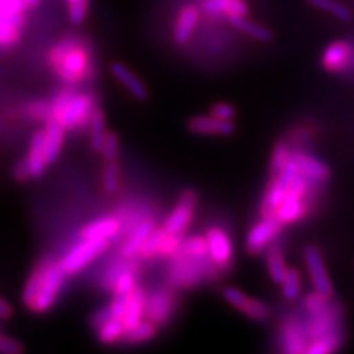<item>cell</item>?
Here are the masks:
<instances>
[{
  "mask_svg": "<svg viewBox=\"0 0 354 354\" xmlns=\"http://www.w3.org/2000/svg\"><path fill=\"white\" fill-rule=\"evenodd\" d=\"M66 274L58 260L44 259L31 272L22 290V303L32 313H46L57 303Z\"/></svg>",
  "mask_w": 354,
  "mask_h": 354,
  "instance_id": "obj_1",
  "label": "cell"
},
{
  "mask_svg": "<svg viewBox=\"0 0 354 354\" xmlns=\"http://www.w3.org/2000/svg\"><path fill=\"white\" fill-rule=\"evenodd\" d=\"M49 65L64 83H82L91 73L92 52L80 39L64 37L50 48Z\"/></svg>",
  "mask_w": 354,
  "mask_h": 354,
  "instance_id": "obj_2",
  "label": "cell"
},
{
  "mask_svg": "<svg viewBox=\"0 0 354 354\" xmlns=\"http://www.w3.org/2000/svg\"><path fill=\"white\" fill-rule=\"evenodd\" d=\"M214 272H218L209 257L194 256L179 248L176 256L170 259L167 282L173 288L187 290L201 283L204 279H212Z\"/></svg>",
  "mask_w": 354,
  "mask_h": 354,
  "instance_id": "obj_3",
  "label": "cell"
},
{
  "mask_svg": "<svg viewBox=\"0 0 354 354\" xmlns=\"http://www.w3.org/2000/svg\"><path fill=\"white\" fill-rule=\"evenodd\" d=\"M93 97L87 93L62 92L49 104V120H55L65 129L74 130L91 121L93 113Z\"/></svg>",
  "mask_w": 354,
  "mask_h": 354,
  "instance_id": "obj_4",
  "label": "cell"
},
{
  "mask_svg": "<svg viewBox=\"0 0 354 354\" xmlns=\"http://www.w3.org/2000/svg\"><path fill=\"white\" fill-rule=\"evenodd\" d=\"M313 185H316V182L308 180L306 176L300 173L290 185V187H288L282 204L273 214L283 226L297 223V221L303 220L307 216L310 201L308 195Z\"/></svg>",
  "mask_w": 354,
  "mask_h": 354,
  "instance_id": "obj_5",
  "label": "cell"
},
{
  "mask_svg": "<svg viewBox=\"0 0 354 354\" xmlns=\"http://www.w3.org/2000/svg\"><path fill=\"white\" fill-rule=\"evenodd\" d=\"M111 241L108 239H83L74 243L61 257L59 264L66 276H74L92 264L97 257L108 250Z\"/></svg>",
  "mask_w": 354,
  "mask_h": 354,
  "instance_id": "obj_6",
  "label": "cell"
},
{
  "mask_svg": "<svg viewBox=\"0 0 354 354\" xmlns=\"http://www.w3.org/2000/svg\"><path fill=\"white\" fill-rule=\"evenodd\" d=\"M204 236L207 241L209 260L220 273H225L230 269L235 259V248L230 235L221 226H209Z\"/></svg>",
  "mask_w": 354,
  "mask_h": 354,
  "instance_id": "obj_7",
  "label": "cell"
},
{
  "mask_svg": "<svg viewBox=\"0 0 354 354\" xmlns=\"http://www.w3.org/2000/svg\"><path fill=\"white\" fill-rule=\"evenodd\" d=\"M198 207V194L194 189H185L177 199L176 205L165 217L162 227L170 235L183 236L189 227Z\"/></svg>",
  "mask_w": 354,
  "mask_h": 354,
  "instance_id": "obj_8",
  "label": "cell"
},
{
  "mask_svg": "<svg viewBox=\"0 0 354 354\" xmlns=\"http://www.w3.org/2000/svg\"><path fill=\"white\" fill-rule=\"evenodd\" d=\"M282 229L283 225L274 216H261V218L250 227L245 236L247 252L257 256V254L266 251V248L281 235Z\"/></svg>",
  "mask_w": 354,
  "mask_h": 354,
  "instance_id": "obj_9",
  "label": "cell"
},
{
  "mask_svg": "<svg viewBox=\"0 0 354 354\" xmlns=\"http://www.w3.org/2000/svg\"><path fill=\"white\" fill-rule=\"evenodd\" d=\"M221 295L232 307L254 322H266L270 317V307L268 303L250 297L236 286H225Z\"/></svg>",
  "mask_w": 354,
  "mask_h": 354,
  "instance_id": "obj_10",
  "label": "cell"
},
{
  "mask_svg": "<svg viewBox=\"0 0 354 354\" xmlns=\"http://www.w3.org/2000/svg\"><path fill=\"white\" fill-rule=\"evenodd\" d=\"M176 312V297L165 288H157L147 294L145 319L151 320L158 328L164 326Z\"/></svg>",
  "mask_w": 354,
  "mask_h": 354,
  "instance_id": "obj_11",
  "label": "cell"
},
{
  "mask_svg": "<svg viewBox=\"0 0 354 354\" xmlns=\"http://www.w3.org/2000/svg\"><path fill=\"white\" fill-rule=\"evenodd\" d=\"M303 257L310 281H312L313 285V290L322 295L332 297V294H334V286H332V281L328 274L322 252H320L319 248H316L315 245H308L304 248Z\"/></svg>",
  "mask_w": 354,
  "mask_h": 354,
  "instance_id": "obj_12",
  "label": "cell"
},
{
  "mask_svg": "<svg viewBox=\"0 0 354 354\" xmlns=\"http://www.w3.org/2000/svg\"><path fill=\"white\" fill-rule=\"evenodd\" d=\"M279 342L282 350L290 354H301L307 351L308 338L306 335V329L303 320L298 317L285 319L279 329Z\"/></svg>",
  "mask_w": 354,
  "mask_h": 354,
  "instance_id": "obj_13",
  "label": "cell"
},
{
  "mask_svg": "<svg viewBox=\"0 0 354 354\" xmlns=\"http://www.w3.org/2000/svg\"><path fill=\"white\" fill-rule=\"evenodd\" d=\"M186 126L191 133L203 136H230L236 130L234 121L220 120L212 114L194 115Z\"/></svg>",
  "mask_w": 354,
  "mask_h": 354,
  "instance_id": "obj_14",
  "label": "cell"
},
{
  "mask_svg": "<svg viewBox=\"0 0 354 354\" xmlns=\"http://www.w3.org/2000/svg\"><path fill=\"white\" fill-rule=\"evenodd\" d=\"M123 229V221L117 216H104L86 223L80 230L79 236L83 239H108L113 241Z\"/></svg>",
  "mask_w": 354,
  "mask_h": 354,
  "instance_id": "obj_15",
  "label": "cell"
},
{
  "mask_svg": "<svg viewBox=\"0 0 354 354\" xmlns=\"http://www.w3.org/2000/svg\"><path fill=\"white\" fill-rule=\"evenodd\" d=\"M155 229V220L152 217H142L138 220L130 232L127 234L124 242L121 243L120 247V256L127 257V259H135L142 243L149 236L151 232Z\"/></svg>",
  "mask_w": 354,
  "mask_h": 354,
  "instance_id": "obj_16",
  "label": "cell"
},
{
  "mask_svg": "<svg viewBox=\"0 0 354 354\" xmlns=\"http://www.w3.org/2000/svg\"><path fill=\"white\" fill-rule=\"evenodd\" d=\"M109 71L113 74L114 79L123 86L133 97L138 99V101H145L148 97L149 92L147 84L143 83L135 74V71L130 70L126 64L115 61L109 65Z\"/></svg>",
  "mask_w": 354,
  "mask_h": 354,
  "instance_id": "obj_17",
  "label": "cell"
},
{
  "mask_svg": "<svg viewBox=\"0 0 354 354\" xmlns=\"http://www.w3.org/2000/svg\"><path fill=\"white\" fill-rule=\"evenodd\" d=\"M199 17H201V12L195 5H185L179 10L173 28V41L177 46H185L189 41L199 22Z\"/></svg>",
  "mask_w": 354,
  "mask_h": 354,
  "instance_id": "obj_18",
  "label": "cell"
},
{
  "mask_svg": "<svg viewBox=\"0 0 354 354\" xmlns=\"http://www.w3.org/2000/svg\"><path fill=\"white\" fill-rule=\"evenodd\" d=\"M351 53L353 48L348 41H332L324 50L320 64H322V66L328 73H341L348 65L351 59Z\"/></svg>",
  "mask_w": 354,
  "mask_h": 354,
  "instance_id": "obj_19",
  "label": "cell"
},
{
  "mask_svg": "<svg viewBox=\"0 0 354 354\" xmlns=\"http://www.w3.org/2000/svg\"><path fill=\"white\" fill-rule=\"evenodd\" d=\"M291 157L294 158L298 170H300V173L306 176L308 180L316 183H325L329 180L330 170L322 160L301 151L291 152Z\"/></svg>",
  "mask_w": 354,
  "mask_h": 354,
  "instance_id": "obj_20",
  "label": "cell"
},
{
  "mask_svg": "<svg viewBox=\"0 0 354 354\" xmlns=\"http://www.w3.org/2000/svg\"><path fill=\"white\" fill-rule=\"evenodd\" d=\"M26 160L28 164L31 179H39L46 171L49 162L46 158V149H44V129L36 130L31 135Z\"/></svg>",
  "mask_w": 354,
  "mask_h": 354,
  "instance_id": "obj_21",
  "label": "cell"
},
{
  "mask_svg": "<svg viewBox=\"0 0 354 354\" xmlns=\"http://www.w3.org/2000/svg\"><path fill=\"white\" fill-rule=\"evenodd\" d=\"M65 129L55 120H48L44 127V149L49 165L57 162L61 157V152L65 142Z\"/></svg>",
  "mask_w": 354,
  "mask_h": 354,
  "instance_id": "obj_22",
  "label": "cell"
},
{
  "mask_svg": "<svg viewBox=\"0 0 354 354\" xmlns=\"http://www.w3.org/2000/svg\"><path fill=\"white\" fill-rule=\"evenodd\" d=\"M201 8L208 15L226 18L243 17L250 12V6L245 0H204Z\"/></svg>",
  "mask_w": 354,
  "mask_h": 354,
  "instance_id": "obj_23",
  "label": "cell"
},
{
  "mask_svg": "<svg viewBox=\"0 0 354 354\" xmlns=\"http://www.w3.org/2000/svg\"><path fill=\"white\" fill-rule=\"evenodd\" d=\"M26 15L2 17L0 15V49H10L21 41Z\"/></svg>",
  "mask_w": 354,
  "mask_h": 354,
  "instance_id": "obj_24",
  "label": "cell"
},
{
  "mask_svg": "<svg viewBox=\"0 0 354 354\" xmlns=\"http://www.w3.org/2000/svg\"><path fill=\"white\" fill-rule=\"evenodd\" d=\"M145 300L147 292L142 286H136L130 294H127V306L123 317L126 329L136 326L145 317Z\"/></svg>",
  "mask_w": 354,
  "mask_h": 354,
  "instance_id": "obj_25",
  "label": "cell"
},
{
  "mask_svg": "<svg viewBox=\"0 0 354 354\" xmlns=\"http://www.w3.org/2000/svg\"><path fill=\"white\" fill-rule=\"evenodd\" d=\"M266 268H268V273L272 282L276 285H281L286 274L288 266L281 245L274 241L266 248Z\"/></svg>",
  "mask_w": 354,
  "mask_h": 354,
  "instance_id": "obj_26",
  "label": "cell"
},
{
  "mask_svg": "<svg viewBox=\"0 0 354 354\" xmlns=\"http://www.w3.org/2000/svg\"><path fill=\"white\" fill-rule=\"evenodd\" d=\"M229 24L234 26L235 28H238L243 35H247L248 37L261 41V43H269L273 39V32L259 22L252 21L250 18H247V15L243 17H230L227 18Z\"/></svg>",
  "mask_w": 354,
  "mask_h": 354,
  "instance_id": "obj_27",
  "label": "cell"
},
{
  "mask_svg": "<svg viewBox=\"0 0 354 354\" xmlns=\"http://www.w3.org/2000/svg\"><path fill=\"white\" fill-rule=\"evenodd\" d=\"M138 286V264L133 263V259L129 261L126 268L118 273L109 292L113 295H127Z\"/></svg>",
  "mask_w": 354,
  "mask_h": 354,
  "instance_id": "obj_28",
  "label": "cell"
},
{
  "mask_svg": "<svg viewBox=\"0 0 354 354\" xmlns=\"http://www.w3.org/2000/svg\"><path fill=\"white\" fill-rule=\"evenodd\" d=\"M126 326L123 320L120 319H108L101 326L96 328V339L104 346H111L121 342L124 334H126Z\"/></svg>",
  "mask_w": 354,
  "mask_h": 354,
  "instance_id": "obj_29",
  "label": "cell"
},
{
  "mask_svg": "<svg viewBox=\"0 0 354 354\" xmlns=\"http://www.w3.org/2000/svg\"><path fill=\"white\" fill-rule=\"evenodd\" d=\"M158 334V326L152 324L151 320L145 319L139 322L136 326H133L126 330V334L121 339L124 344H143V342L152 341Z\"/></svg>",
  "mask_w": 354,
  "mask_h": 354,
  "instance_id": "obj_30",
  "label": "cell"
},
{
  "mask_svg": "<svg viewBox=\"0 0 354 354\" xmlns=\"http://www.w3.org/2000/svg\"><path fill=\"white\" fill-rule=\"evenodd\" d=\"M88 124H91V131H88V135H91V148L99 153L108 131L105 126V113L101 108L93 109Z\"/></svg>",
  "mask_w": 354,
  "mask_h": 354,
  "instance_id": "obj_31",
  "label": "cell"
},
{
  "mask_svg": "<svg viewBox=\"0 0 354 354\" xmlns=\"http://www.w3.org/2000/svg\"><path fill=\"white\" fill-rule=\"evenodd\" d=\"M167 235V232L161 226V227H155L149 236L145 239V242L142 243V247L139 250L138 256L143 260V261H152L155 259H158V252L161 248V243Z\"/></svg>",
  "mask_w": 354,
  "mask_h": 354,
  "instance_id": "obj_32",
  "label": "cell"
},
{
  "mask_svg": "<svg viewBox=\"0 0 354 354\" xmlns=\"http://www.w3.org/2000/svg\"><path fill=\"white\" fill-rule=\"evenodd\" d=\"M281 286H282V295L286 301L290 303L297 301L303 291V279H301L300 272H298L295 268H288Z\"/></svg>",
  "mask_w": 354,
  "mask_h": 354,
  "instance_id": "obj_33",
  "label": "cell"
},
{
  "mask_svg": "<svg viewBox=\"0 0 354 354\" xmlns=\"http://www.w3.org/2000/svg\"><path fill=\"white\" fill-rule=\"evenodd\" d=\"M341 342H342V335H341V329L335 330V332H330V334L325 335V337H320L315 341H312L307 347V354H328L335 351L341 347Z\"/></svg>",
  "mask_w": 354,
  "mask_h": 354,
  "instance_id": "obj_34",
  "label": "cell"
},
{
  "mask_svg": "<svg viewBox=\"0 0 354 354\" xmlns=\"http://www.w3.org/2000/svg\"><path fill=\"white\" fill-rule=\"evenodd\" d=\"M291 148L285 140H279L274 143V147L272 149L270 155V162H269V173L270 176H276L282 169L283 165L288 162L291 157Z\"/></svg>",
  "mask_w": 354,
  "mask_h": 354,
  "instance_id": "obj_35",
  "label": "cell"
},
{
  "mask_svg": "<svg viewBox=\"0 0 354 354\" xmlns=\"http://www.w3.org/2000/svg\"><path fill=\"white\" fill-rule=\"evenodd\" d=\"M307 2L317 9H322L325 12L334 15L339 21L348 22L353 17L351 10L346 5L339 3L338 0H307Z\"/></svg>",
  "mask_w": 354,
  "mask_h": 354,
  "instance_id": "obj_36",
  "label": "cell"
},
{
  "mask_svg": "<svg viewBox=\"0 0 354 354\" xmlns=\"http://www.w3.org/2000/svg\"><path fill=\"white\" fill-rule=\"evenodd\" d=\"M66 3V14L71 24L80 26L86 21L88 14V6H91V0H65Z\"/></svg>",
  "mask_w": 354,
  "mask_h": 354,
  "instance_id": "obj_37",
  "label": "cell"
},
{
  "mask_svg": "<svg viewBox=\"0 0 354 354\" xmlns=\"http://www.w3.org/2000/svg\"><path fill=\"white\" fill-rule=\"evenodd\" d=\"M99 153L102 155V158L105 162H114L118 161L120 157V139L117 136V133L114 131H106L102 148L99 151Z\"/></svg>",
  "mask_w": 354,
  "mask_h": 354,
  "instance_id": "obj_38",
  "label": "cell"
},
{
  "mask_svg": "<svg viewBox=\"0 0 354 354\" xmlns=\"http://www.w3.org/2000/svg\"><path fill=\"white\" fill-rule=\"evenodd\" d=\"M330 303V297L319 294L313 290V292L307 294L301 300V308L306 315H313L320 312Z\"/></svg>",
  "mask_w": 354,
  "mask_h": 354,
  "instance_id": "obj_39",
  "label": "cell"
},
{
  "mask_svg": "<svg viewBox=\"0 0 354 354\" xmlns=\"http://www.w3.org/2000/svg\"><path fill=\"white\" fill-rule=\"evenodd\" d=\"M120 165L117 161L106 162L102 173V185L108 194H114L120 187Z\"/></svg>",
  "mask_w": 354,
  "mask_h": 354,
  "instance_id": "obj_40",
  "label": "cell"
},
{
  "mask_svg": "<svg viewBox=\"0 0 354 354\" xmlns=\"http://www.w3.org/2000/svg\"><path fill=\"white\" fill-rule=\"evenodd\" d=\"M26 2L24 0H0V15L2 17H17L26 15Z\"/></svg>",
  "mask_w": 354,
  "mask_h": 354,
  "instance_id": "obj_41",
  "label": "cell"
},
{
  "mask_svg": "<svg viewBox=\"0 0 354 354\" xmlns=\"http://www.w3.org/2000/svg\"><path fill=\"white\" fill-rule=\"evenodd\" d=\"M127 306V295H113V300L109 301L108 313L109 319H120L123 320Z\"/></svg>",
  "mask_w": 354,
  "mask_h": 354,
  "instance_id": "obj_42",
  "label": "cell"
},
{
  "mask_svg": "<svg viewBox=\"0 0 354 354\" xmlns=\"http://www.w3.org/2000/svg\"><path fill=\"white\" fill-rule=\"evenodd\" d=\"M209 114L226 121H234L236 117V109L235 106L229 102H216L209 108Z\"/></svg>",
  "mask_w": 354,
  "mask_h": 354,
  "instance_id": "obj_43",
  "label": "cell"
},
{
  "mask_svg": "<svg viewBox=\"0 0 354 354\" xmlns=\"http://www.w3.org/2000/svg\"><path fill=\"white\" fill-rule=\"evenodd\" d=\"M27 114L32 120H49V104L43 102V101H36L31 102L27 106Z\"/></svg>",
  "mask_w": 354,
  "mask_h": 354,
  "instance_id": "obj_44",
  "label": "cell"
},
{
  "mask_svg": "<svg viewBox=\"0 0 354 354\" xmlns=\"http://www.w3.org/2000/svg\"><path fill=\"white\" fill-rule=\"evenodd\" d=\"M22 351H24V347H22V344L18 339L0 334V353L19 354Z\"/></svg>",
  "mask_w": 354,
  "mask_h": 354,
  "instance_id": "obj_45",
  "label": "cell"
},
{
  "mask_svg": "<svg viewBox=\"0 0 354 354\" xmlns=\"http://www.w3.org/2000/svg\"><path fill=\"white\" fill-rule=\"evenodd\" d=\"M14 177L18 180V182H26L27 179H31L30 176V169H28V164H27V160L26 158H21L14 167V171H12Z\"/></svg>",
  "mask_w": 354,
  "mask_h": 354,
  "instance_id": "obj_46",
  "label": "cell"
},
{
  "mask_svg": "<svg viewBox=\"0 0 354 354\" xmlns=\"http://www.w3.org/2000/svg\"><path fill=\"white\" fill-rule=\"evenodd\" d=\"M109 319V313H108V307H101L97 308L96 312L91 316V325L93 329H96L97 326H101L104 322Z\"/></svg>",
  "mask_w": 354,
  "mask_h": 354,
  "instance_id": "obj_47",
  "label": "cell"
},
{
  "mask_svg": "<svg viewBox=\"0 0 354 354\" xmlns=\"http://www.w3.org/2000/svg\"><path fill=\"white\" fill-rule=\"evenodd\" d=\"M12 315V307H10V304L6 300H3V298H0V319H9Z\"/></svg>",
  "mask_w": 354,
  "mask_h": 354,
  "instance_id": "obj_48",
  "label": "cell"
},
{
  "mask_svg": "<svg viewBox=\"0 0 354 354\" xmlns=\"http://www.w3.org/2000/svg\"><path fill=\"white\" fill-rule=\"evenodd\" d=\"M24 2H26L27 9H35V8H37L40 5L41 0H24Z\"/></svg>",
  "mask_w": 354,
  "mask_h": 354,
  "instance_id": "obj_49",
  "label": "cell"
}]
</instances>
